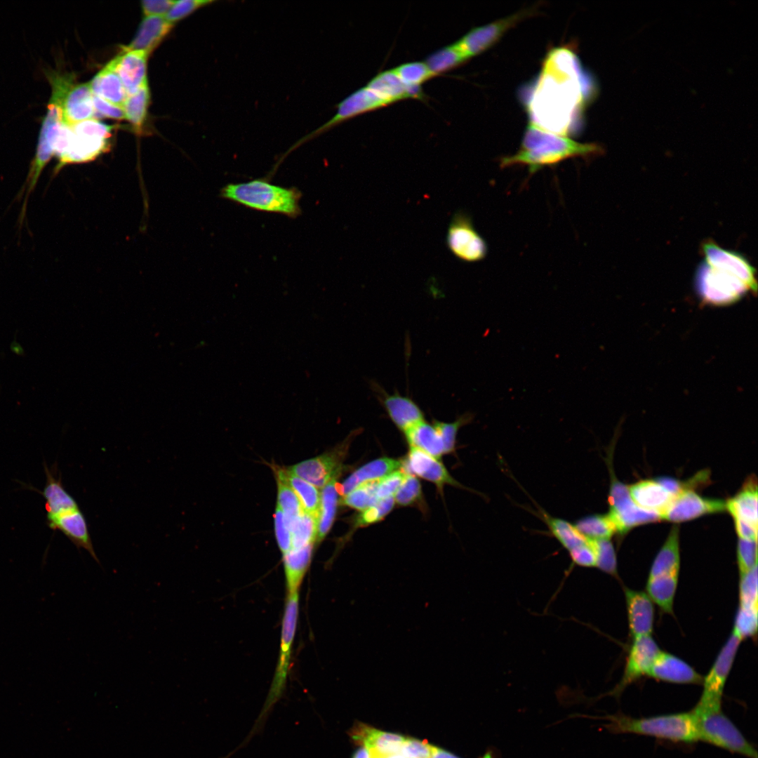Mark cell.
<instances>
[{
	"label": "cell",
	"mask_w": 758,
	"mask_h": 758,
	"mask_svg": "<svg viewBox=\"0 0 758 758\" xmlns=\"http://www.w3.org/2000/svg\"><path fill=\"white\" fill-rule=\"evenodd\" d=\"M89 84L93 95L123 108L128 95L111 61L93 77Z\"/></svg>",
	"instance_id": "cell-30"
},
{
	"label": "cell",
	"mask_w": 758,
	"mask_h": 758,
	"mask_svg": "<svg viewBox=\"0 0 758 758\" xmlns=\"http://www.w3.org/2000/svg\"><path fill=\"white\" fill-rule=\"evenodd\" d=\"M741 641L731 633L703 679V693L696 706L710 709L721 707L724 686Z\"/></svg>",
	"instance_id": "cell-10"
},
{
	"label": "cell",
	"mask_w": 758,
	"mask_h": 758,
	"mask_svg": "<svg viewBox=\"0 0 758 758\" xmlns=\"http://www.w3.org/2000/svg\"><path fill=\"white\" fill-rule=\"evenodd\" d=\"M601 152V147L595 143L579 142L529 123L519 149L512 155L503 157L500 166L502 168L526 166L530 173H534L545 166H554L570 158L590 157Z\"/></svg>",
	"instance_id": "cell-1"
},
{
	"label": "cell",
	"mask_w": 758,
	"mask_h": 758,
	"mask_svg": "<svg viewBox=\"0 0 758 758\" xmlns=\"http://www.w3.org/2000/svg\"><path fill=\"white\" fill-rule=\"evenodd\" d=\"M394 70L406 86H420L434 76L423 62L404 63Z\"/></svg>",
	"instance_id": "cell-45"
},
{
	"label": "cell",
	"mask_w": 758,
	"mask_h": 758,
	"mask_svg": "<svg viewBox=\"0 0 758 758\" xmlns=\"http://www.w3.org/2000/svg\"><path fill=\"white\" fill-rule=\"evenodd\" d=\"M220 194L226 199L260 211L291 218L297 217L301 212V193L298 190L275 185L262 179L228 184Z\"/></svg>",
	"instance_id": "cell-4"
},
{
	"label": "cell",
	"mask_w": 758,
	"mask_h": 758,
	"mask_svg": "<svg viewBox=\"0 0 758 758\" xmlns=\"http://www.w3.org/2000/svg\"><path fill=\"white\" fill-rule=\"evenodd\" d=\"M350 735L355 743L363 744L368 749L372 758L399 752L405 740L400 735L379 731L364 724L354 726Z\"/></svg>",
	"instance_id": "cell-22"
},
{
	"label": "cell",
	"mask_w": 758,
	"mask_h": 758,
	"mask_svg": "<svg viewBox=\"0 0 758 758\" xmlns=\"http://www.w3.org/2000/svg\"><path fill=\"white\" fill-rule=\"evenodd\" d=\"M739 606L757 608V566L740 576Z\"/></svg>",
	"instance_id": "cell-48"
},
{
	"label": "cell",
	"mask_w": 758,
	"mask_h": 758,
	"mask_svg": "<svg viewBox=\"0 0 758 758\" xmlns=\"http://www.w3.org/2000/svg\"><path fill=\"white\" fill-rule=\"evenodd\" d=\"M175 2L171 0H145L141 1V5L145 15L162 16L167 14Z\"/></svg>",
	"instance_id": "cell-58"
},
{
	"label": "cell",
	"mask_w": 758,
	"mask_h": 758,
	"mask_svg": "<svg viewBox=\"0 0 758 758\" xmlns=\"http://www.w3.org/2000/svg\"><path fill=\"white\" fill-rule=\"evenodd\" d=\"M366 87L384 100L387 105L407 98H422L420 86H406L394 69L379 73Z\"/></svg>",
	"instance_id": "cell-24"
},
{
	"label": "cell",
	"mask_w": 758,
	"mask_h": 758,
	"mask_svg": "<svg viewBox=\"0 0 758 758\" xmlns=\"http://www.w3.org/2000/svg\"><path fill=\"white\" fill-rule=\"evenodd\" d=\"M606 727L614 733H634L691 743L698 740L694 716L691 712L634 718L618 713L608 715Z\"/></svg>",
	"instance_id": "cell-3"
},
{
	"label": "cell",
	"mask_w": 758,
	"mask_h": 758,
	"mask_svg": "<svg viewBox=\"0 0 758 758\" xmlns=\"http://www.w3.org/2000/svg\"><path fill=\"white\" fill-rule=\"evenodd\" d=\"M422 497V488L419 480L411 474H406L404 479L394 494L396 503L408 506L417 503Z\"/></svg>",
	"instance_id": "cell-50"
},
{
	"label": "cell",
	"mask_w": 758,
	"mask_h": 758,
	"mask_svg": "<svg viewBox=\"0 0 758 758\" xmlns=\"http://www.w3.org/2000/svg\"><path fill=\"white\" fill-rule=\"evenodd\" d=\"M573 564L581 567H595L596 557L592 540L587 542L568 552Z\"/></svg>",
	"instance_id": "cell-56"
},
{
	"label": "cell",
	"mask_w": 758,
	"mask_h": 758,
	"mask_svg": "<svg viewBox=\"0 0 758 758\" xmlns=\"http://www.w3.org/2000/svg\"><path fill=\"white\" fill-rule=\"evenodd\" d=\"M468 59L469 58L455 43L430 55L425 63L435 76L459 66Z\"/></svg>",
	"instance_id": "cell-40"
},
{
	"label": "cell",
	"mask_w": 758,
	"mask_h": 758,
	"mask_svg": "<svg viewBox=\"0 0 758 758\" xmlns=\"http://www.w3.org/2000/svg\"><path fill=\"white\" fill-rule=\"evenodd\" d=\"M63 123L62 109L54 102L49 101L46 114L42 119L36 154L29 172L26 184L25 205L29 193L33 190L39 175L53 156V145L57 133Z\"/></svg>",
	"instance_id": "cell-11"
},
{
	"label": "cell",
	"mask_w": 758,
	"mask_h": 758,
	"mask_svg": "<svg viewBox=\"0 0 758 758\" xmlns=\"http://www.w3.org/2000/svg\"><path fill=\"white\" fill-rule=\"evenodd\" d=\"M632 501L641 509L663 514L674 496L656 479H643L628 486Z\"/></svg>",
	"instance_id": "cell-23"
},
{
	"label": "cell",
	"mask_w": 758,
	"mask_h": 758,
	"mask_svg": "<svg viewBox=\"0 0 758 758\" xmlns=\"http://www.w3.org/2000/svg\"><path fill=\"white\" fill-rule=\"evenodd\" d=\"M338 495V484L336 482V479L331 480L321 488L317 518V541L318 543L326 537L333 525L336 514Z\"/></svg>",
	"instance_id": "cell-35"
},
{
	"label": "cell",
	"mask_w": 758,
	"mask_h": 758,
	"mask_svg": "<svg viewBox=\"0 0 758 758\" xmlns=\"http://www.w3.org/2000/svg\"><path fill=\"white\" fill-rule=\"evenodd\" d=\"M214 2L215 1L211 0L175 1L164 18L168 22L173 25V22L187 16L198 8Z\"/></svg>",
	"instance_id": "cell-52"
},
{
	"label": "cell",
	"mask_w": 758,
	"mask_h": 758,
	"mask_svg": "<svg viewBox=\"0 0 758 758\" xmlns=\"http://www.w3.org/2000/svg\"><path fill=\"white\" fill-rule=\"evenodd\" d=\"M93 103L95 113L100 117L121 120L125 119L122 107L114 105L102 98L93 95Z\"/></svg>",
	"instance_id": "cell-57"
},
{
	"label": "cell",
	"mask_w": 758,
	"mask_h": 758,
	"mask_svg": "<svg viewBox=\"0 0 758 758\" xmlns=\"http://www.w3.org/2000/svg\"><path fill=\"white\" fill-rule=\"evenodd\" d=\"M679 529L674 526L652 563L648 578L679 572Z\"/></svg>",
	"instance_id": "cell-33"
},
{
	"label": "cell",
	"mask_w": 758,
	"mask_h": 758,
	"mask_svg": "<svg viewBox=\"0 0 758 758\" xmlns=\"http://www.w3.org/2000/svg\"><path fill=\"white\" fill-rule=\"evenodd\" d=\"M629 634L633 639L651 635L653 630V602L646 592L624 589Z\"/></svg>",
	"instance_id": "cell-19"
},
{
	"label": "cell",
	"mask_w": 758,
	"mask_h": 758,
	"mask_svg": "<svg viewBox=\"0 0 758 758\" xmlns=\"http://www.w3.org/2000/svg\"><path fill=\"white\" fill-rule=\"evenodd\" d=\"M386 105L384 100L366 86L359 89L338 105L337 112L331 119L298 140L288 152L346 120Z\"/></svg>",
	"instance_id": "cell-12"
},
{
	"label": "cell",
	"mask_w": 758,
	"mask_h": 758,
	"mask_svg": "<svg viewBox=\"0 0 758 758\" xmlns=\"http://www.w3.org/2000/svg\"><path fill=\"white\" fill-rule=\"evenodd\" d=\"M431 758H458L442 749L434 747Z\"/></svg>",
	"instance_id": "cell-60"
},
{
	"label": "cell",
	"mask_w": 758,
	"mask_h": 758,
	"mask_svg": "<svg viewBox=\"0 0 758 758\" xmlns=\"http://www.w3.org/2000/svg\"><path fill=\"white\" fill-rule=\"evenodd\" d=\"M591 540L596 557L595 567L604 573L617 577L616 554L611 539Z\"/></svg>",
	"instance_id": "cell-44"
},
{
	"label": "cell",
	"mask_w": 758,
	"mask_h": 758,
	"mask_svg": "<svg viewBox=\"0 0 758 758\" xmlns=\"http://www.w3.org/2000/svg\"><path fill=\"white\" fill-rule=\"evenodd\" d=\"M282 470L286 481L295 493L305 512L317 519L320 505V493L317 488L287 469Z\"/></svg>",
	"instance_id": "cell-37"
},
{
	"label": "cell",
	"mask_w": 758,
	"mask_h": 758,
	"mask_svg": "<svg viewBox=\"0 0 758 758\" xmlns=\"http://www.w3.org/2000/svg\"><path fill=\"white\" fill-rule=\"evenodd\" d=\"M647 677L658 681L681 684H702L704 677L680 658L660 651Z\"/></svg>",
	"instance_id": "cell-20"
},
{
	"label": "cell",
	"mask_w": 758,
	"mask_h": 758,
	"mask_svg": "<svg viewBox=\"0 0 758 758\" xmlns=\"http://www.w3.org/2000/svg\"><path fill=\"white\" fill-rule=\"evenodd\" d=\"M573 524L579 533L589 540L611 539L616 533L615 528L607 514L585 516Z\"/></svg>",
	"instance_id": "cell-39"
},
{
	"label": "cell",
	"mask_w": 758,
	"mask_h": 758,
	"mask_svg": "<svg viewBox=\"0 0 758 758\" xmlns=\"http://www.w3.org/2000/svg\"><path fill=\"white\" fill-rule=\"evenodd\" d=\"M401 470L432 482L440 491L445 485L462 486L450 475L439 459L415 448L410 447L407 457L402 461Z\"/></svg>",
	"instance_id": "cell-18"
},
{
	"label": "cell",
	"mask_w": 758,
	"mask_h": 758,
	"mask_svg": "<svg viewBox=\"0 0 758 758\" xmlns=\"http://www.w3.org/2000/svg\"><path fill=\"white\" fill-rule=\"evenodd\" d=\"M274 531L277 544L283 555L291 549V535L286 524L284 513L277 506L274 514Z\"/></svg>",
	"instance_id": "cell-54"
},
{
	"label": "cell",
	"mask_w": 758,
	"mask_h": 758,
	"mask_svg": "<svg viewBox=\"0 0 758 758\" xmlns=\"http://www.w3.org/2000/svg\"><path fill=\"white\" fill-rule=\"evenodd\" d=\"M149 101V91L147 83L140 88L136 93L127 96L124 102L123 109L125 118L137 130H140L144 124Z\"/></svg>",
	"instance_id": "cell-42"
},
{
	"label": "cell",
	"mask_w": 758,
	"mask_h": 758,
	"mask_svg": "<svg viewBox=\"0 0 758 758\" xmlns=\"http://www.w3.org/2000/svg\"><path fill=\"white\" fill-rule=\"evenodd\" d=\"M660 651L658 644L651 635L633 639L623 677L608 695L618 697L627 686L647 676Z\"/></svg>",
	"instance_id": "cell-14"
},
{
	"label": "cell",
	"mask_w": 758,
	"mask_h": 758,
	"mask_svg": "<svg viewBox=\"0 0 758 758\" xmlns=\"http://www.w3.org/2000/svg\"><path fill=\"white\" fill-rule=\"evenodd\" d=\"M11 350L17 355H19V356L25 355V351H24L23 347L20 345V343H18L15 340H14V341H13L11 343Z\"/></svg>",
	"instance_id": "cell-62"
},
{
	"label": "cell",
	"mask_w": 758,
	"mask_h": 758,
	"mask_svg": "<svg viewBox=\"0 0 758 758\" xmlns=\"http://www.w3.org/2000/svg\"><path fill=\"white\" fill-rule=\"evenodd\" d=\"M532 11V10L519 11L494 22L474 27L456 44L469 58L475 56L491 47L508 29L528 16Z\"/></svg>",
	"instance_id": "cell-16"
},
{
	"label": "cell",
	"mask_w": 758,
	"mask_h": 758,
	"mask_svg": "<svg viewBox=\"0 0 758 758\" xmlns=\"http://www.w3.org/2000/svg\"><path fill=\"white\" fill-rule=\"evenodd\" d=\"M757 478L750 477L740 491L726 502V510L733 518L757 527Z\"/></svg>",
	"instance_id": "cell-29"
},
{
	"label": "cell",
	"mask_w": 758,
	"mask_h": 758,
	"mask_svg": "<svg viewBox=\"0 0 758 758\" xmlns=\"http://www.w3.org/2000/svg\"><path fill=\"white\" fill-rule=\"evenodd\" d=\"M378 482V480L359 485L343 496L340 503L359 511L368 508L378 501L376 496Z\"/></svg>",
	"instance_id": "cell-43"
},
{
	"label": "cell",
	"mask_w": 758,
	"mask_h": 758,
	"mask_svg": "<svg viewBox=\"0 0 758 758\" xmlns=\"http://www.w3.org/2000/svg\"><path fill=\"white\" fill-rule=\"evenodd\" d=\"M173 24L162 16H147L142 21L134 39L122 51H142L148 55L170 32Z\"/></svg>",
	"instance_id": "cell-28"
},
{
	"label": "cell",
	"mask_w": 758,
	"mask_h": 758,
	"mask_svg": "<svg viewBox=\"0 0 758 758\" xmlns=\"http://www.w3.org/2000/svg\"><path fill=\"white\" fill-rule=\"evenodd\" d=\"M538 512L551 534L568 552L587 542V539L579 533L574 524L551 516L540 507Z\"/></svg>",
	"instance_id": "cell-36"
},
{
	"label": "cell",
	"mask_w": 758,
	"mask_h": 758,
	"mask_svg": "<svg viewBox=\"0 0 758 758\" xmlns=\"http://www.w3.org/2000/svg\"><path fill=\"white\" fill-rule=\"evenodd\" d=\"M70 126L73 135L66 152L58 159L55 173L65 165L93 161L111 147L113 126L92 119Z\"/></svg>",
	"instance_id": "cell-7"
},
{
	"label": "cell",
	"mask_w": 758,
	"mask_h": 758,
	"mask_svg": "<svg viewBox=\"0 0 758 758\" xmlns=\"http://www.w3.org/2000/svg\"><path fill=\"white\" fill-rule=\"evenodd\" d=\"M377 758H406V757L404 755H403L401 753L398 752V753H393V754L383 755V756H381V757H377Z\"/></svg>",
	"instance_id": "cell-63"
},
{
	"label": "cell",
	"mask_w": 758,
	"mask_h": 758,
	"mask_svg": "<svg viewBox=\"0 0 758 758\" xmlns=\"http://www.w3.org/2000/svg\"><path fill=\"white\" fill-rule=\"evenodd\" d=\"M736 550L737 564L742 576L757 566V541L739 538Z\"/></svg>",
	"instance_id": "cell-51"
},
{
	"label": "cell",
	"mask_w": 758,
	"mask_h": 758,
	"mask_svg": "<svg viewBox=\"0 0 758 758\" xmlns=\"http://www.w3.org/2000/svg\"><path fill=\"white\" fill-rule=\"evenodd\" d=\"M291 535V549H298L314 544L317 536V519L303 512L289 526Z\"/></svg>",
	"instance_id": "cell-41"
},
{
	"label": "cell",
	"mask_w": 758,
	"mask_h": 758,
	"mask_svg": "<svg viewBox=\"0 0 758 758\" xmlns=\"http://www.w3.org/2000/svg\"><path fill=\"white\" fill-rule=\"evenodd\" d=\"M473 418L472 413L467 412L461 415L453 423L434 421L433 424L439 432L444 443V454L450 453L454 451L456 435L459 429L470 423Z\"/></svg>",
	"instance_id": "cell-46"
},
{
	"label": "cell",
	"mask_w": 758,
	"mask_h": 758,
	"mask_svg": "<svg viewBox=\"0 0 758 758\" xmlns=\"http://www.w3.org/2000/svg\"><path fill=\"white\" fill-rule=\"evenodd\" d=\"M277 484V505L284 515L287 526L305 512L295 493L286 481L283 470L274 468Z\"/></svg>",
	"instance_id": "cell-38"
},
{
	"label": "cell",
	"mask_w": 758,
	"mask_h": 758,
	"mask_svg": "<svg viewBox=\"0 0 758 758\" xmlns=\"http://www.w3.org/2000/svg\"><path fill=\"white\" fill-rule=\"evenodd\" d=\"M402 470L394 471L378 480L376 496L378 500L393 496L406 476Z\"/></svg>",
	"instance_id": "cell-53"
},
{
	"label": "cell",
	"mask_w": 758,
	"mask_h": 758,
	"mask_svg": "<svg viewBox=\"0 0 758 758\" xmlns=\"http://www.w3.org/2000/svg\"><path fill=\"white\" fill-rule=\"evenodd\" d=\"M705 262L745 283L751 292L757 293L756 270L741 253L724 249L712 241L702 244Z\"/></svg>",
	"instance_id": "cell-15"
},
{
	"label": "cell",
	"mask_w": 758,
	"mask_h": 758,
	"mask_svg": "<svg viewBox=\"0 0 758 758\" xmlns=\"http://www.w3.org/2000/svg\"><path fill=\"white\" fill-rule=\"evenodd\" d=\"M402 461L383 457L373 460L355 470L342 484H338V493L344 496L359 485L379 480L401 468Z\"/></svg>",
	"instance_id": "cell-27"
},
{
	"label": "cell",
	"mask_w": 758,
	"mask_h": 758,
	"mask_svg": "<svg viewBox=\"0 0 758 758\" xmlns=\"http://www.w3.org/2000/svg\"><path fill=\"white\" fill-rule=\"evenodd\" d=\"M394 496L378 500L375 505L361 511L354 521V528L366 526L381 521L394 507Z\"/></svg>",
	"instance_id": "cell-47"
},
{
	"label": "cell",
	"mask_w": 758,
	"mask_h": 758,
	"mask_svg": "<svg viewBox=\"0 0 758 758\" xmlns=\"http://www.w3.org/2000/svg\"><path fill=\"white\" fill-rule=\"evenodd\" d=\"M695 718L698 740L749 758H757L755 748L719 708L698 706L691 711Z\"/></svg>",
	"instance_id": "cell-6"
},
{
	"label": "cell",
	"mask_w": 758,
	"mask_h": 758,
	"mask_svg": "<svg viewBox=\"0 0 758 758\" xmlns=\"http://www.w3.org/2000/svg\"><path fill=\"white\" fill-rule=\"evenodd\" d=\"M46 483L39 491L45 500L46 521L48 526L62 532L78 550H86L99 564L87 521L75 499L66 491L57 467L44 465Z\"/></svg>",
	"instance_id": "cell-2"
},
{
	"label": "cell",
	"mask_w": 758,
	"mask_h": 758,
	"mask_svg": "<svg viewBox=\"0 0 758 758\" xmlns=\"http://www.w3.org/2000/svg\"><path fill=\"white\" fill-rule=\"evenodd\" d=\"M352 758H372V756L368 749L363 747L357 750Z\"/></svg>",
	"instance_id": "cell-61"
},
{
	"label": "cell",
	"mask_w": 758,
	"mask_h": 758,
	"mask_svg": "<svg viewBox=\"0 0 758 758\" xmlns=\"http://www.w3.org/2000/svg\"><path fill=\"white\" fill-rule=\"evenodd\" d=\"M757 608H738L735 618L733 633L741 640L757 633Z\"/></svg>",
	"instance_id": "cell-49"
},
{
	"label": "cell",
	"mask_w": 758,
	"mask_h": 758,
	"mask_svg": "<svg viewBox=\"0 0 758 758\" xmlns=\"http://www.w3.org/2000/svg\"><path fill=\"white\" fill-rule=\"evenodd\" d=\"M483 758H493V757H492L491 753L488 752L483 757Z\"/></svg>",
	"instance_id": "cell-64"
},
{
	"label": "cell",
	"mask_w": 758,
	"mask_h": 758,
	"mask_svg": "<svg viewBox=\"0 0 758 758\" xmlns=\"http://www.w3.org/2000/svg\"><path fill=\"white\" fill-rule=\"evenodd\" d=\"M380 398L391 420L404 432L424 420L423 411L411 398L399 393L385 392Z\"/></svg>",
	"instance_id": "cell-25"
},
{
	"label": "cell",
	"mask_w": 758,
	"mask_h": 758,
	"mask_svg": "<svg viewBox=\"0 0 758 758\" xmlns=\"http://www.w3.org/2000/svg\"><path fill=\"white\" fill-rule=\"evenodd\" d=\"M298 591L287 593L282 620L280 653L274 677L263 707L262 708L258 717L255 720L251 731L246 736V738L239 745L240 747H244L255 734L258 733L263 729L265 721L272 709L283 695L289 670L291 649L298 616Z\"/></svg>",
	"instance_id": "cell-5"
},
{
	"label": "cell",
	"mask_w": 758,
	"mask_h": 758,
	"mask_svg": "<svg viewBox=\"0 0 758 758\" xmlns=\"http://www.w3.org/2000/svg\"><path fill=\"white\" fill-rule=\"evenodd\" d=\"M694 282L701 302L707 305H731L751 292L740 279L710 267L705 262L698 267Z\"/></svg>",
	"instance_id": "cell-8"
},
{
	"label": "cell",
	"mask_w": 758,
	"mask_h": 758,
	"mask_svg": "<svg viewBox=\"0 0 758 758\" xmlns=\"http://www.w3.org/2000/svg\"><path fill=\"white\" fill-rule=\"evenodd\" d=\"M446 242L449 251L463 262L481 261L488 253L486 241L474 228L470 215L463 211L456 212L451 218Z\"/></svg>",
	"instance_id": "cell-9"
},
{
	"label": "cell",
	"mask_w": 758,
	"mask_h": 758,
	"mask_svg": "<svg viewBox=\"0 0 758 758\" xmlns=\"http://www.w3.org/2000/svg\"><path fill=\"white\" fill-rule=\"evenodd\" d=\"M433 746L425 741L414 738H405L401 748V752L406 758H431Z\"/></svg>",
	"instance_id": "cell-55"
},
{
	"label": "cell",
	"mask_w": 758,
	"mask_h": 758,
	"mask_svg": "<svg viewBox=\"0 0 758 758\" xmlns=\"http://www.w3.org/2000/svg\"><path fill=\"white\" fill-rule=\"evenodd\" d=\"M725 510V501L703 498L693 490H685L673 498L661 519L679 523Z\"/></svg>",
	"instance_id": "cell-17"
},
{
	"label": "cell",
	"mask_w": 758,
	"mask_h": 758,
	"mask_svg": "<svg viewBox=\"0 0 758 758\" xmlns=\"http://www.w3.org/2000/svg\"><path fill=\"white\" fill-rule=\"evenodd\" d=\"M314 544L291 549L283 554L287 593L298 591L312 559Z\"/></svg>",
	"instance_id": "cell-31"
},
{
	"label": "cell",
	"mask_w": 758,
	"mask_h": 758,
	"mask_svg": "<svg viewBox=\"0 0 758 758\" xmlns=\"http://www.w3.org/2000/svg\"><path fill=\"white\" fill-rule=\"evenodd\" d=\"M404 433L410 447L421 450L437 459L444 454L441 437L434 424L423 420Z\"/></svg>",
	"instance_id": "cell-32"
},
{
	"label": "cell",
	"mask_w": 758,
	"mask_h": 758,
	"mask_svg": "<svg viewBox=\"0 0 758 758\" xmlns=\"http://www.w3.org/2000/svg\"><path fill=\"white\" fill-rule=\"evenodd\" d=\"M347 446L348 443L343 444L329 452L298 463L287 470L317 488H322L331 480L337 479L342 472Z\"/></svg>",
	"instance_id": "cell-13"
},
{
	"label": "cell",
	"mask_w": 758,
	"mask_h": 758,
	"mask_svg": "<svg viewBox=\"0 0 758 758\" xmlns=\"http://www.w3.org/2000/svg\"><path fill=\"white\" fill-rule=\"evenodd\" d=\"M736 531L739 538L757 541V527H755L743 520L733 518Z\"/></svg>",
	"instance_id": "cell-59"
},
{
	"label": "cell",
	"mask_w": 758,
	"mask_h": 758,
	"mask_svg": "<svg viewBox=\"0 0 758 758\" xmlns=\"http://www.w3.org/2000/svg\"><path fill=\"white\" fill-rule=\"evenodd\" d=\"M95 112L90 84L74 85L67 92L62 103L63 122L69 126L92 119Z\"/></svg>",
	"instance_id": "cell-26"
},
{
	"label": "cell",
	"mask_w": 758,
	"mask_h": 758,
	"mask_svg": "<svg viewBox=\"0 0 758 758\" xmlns=\"http://www.w3.org/2000/svg\"><path fill=\"white\" fill-rule=\"evenodd\" d=\"M678 577L679 572H674L647 580L646 594L652 601L665 613L672 614L673 613Z\"/></svg>",
	"instance_id": "cell-34"
},
{
	"label": "cell",
	"mask_w": 758,
	"mask_h": 758,
	"mask_svg": "<svg viewBox=\"0 0 758 758\" xmlns=\"http://www.w3.org/2000/svg\"><path fill=\"white\" fill-rule=\"evenodd\" d=\"M148 55L142 51H121L111 60L128 96L136 93L147 83L146 67Z\"/></svg>",
	"instance_id": "cell-21"
}]
</instances>
